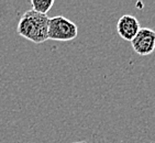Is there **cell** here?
Returning a JSON list of instances; mask_svg holds the SVG:
<instances>
[{
    "mask_svg": "<svg viewBox=\"0 0 155 143\" xmlns=\"http://www.w3.org/2000/svg\"><path fill=\"white\" fill-rule=\"evenodd\" d=\"M133 51L139 55L145 56L155 50V31L150 28H141L131 41Z\"/></svg>",
    "mask_w": 155,
    "mask_h": 143,
    "instance_id": "cell-3",
    "label": "cell"
},
{
    "mask_svg": "<svg viewBox=\"0 0 155 143\" xmlns=\"http://www.w3.org/2000/svg\"><path fill=\"white\" fill-rule=\"evenodd\" d=\"M48 20L50 18L46 15H41L31 9L20 18L17 32L20 36L35 44L44 43L48 41Z\"/></svg>",
    "mask_w": 155,
    "mask_h": 143,
    "instance_id": "cell-1",
    "label": "cell"
},
{
    "mask_svg": "<svg viewBox=\"0 0 155 143\" xmlns=\"http://www.w3.org/2000/svg\"><path fill=\"white\" fill-rule=\"evenodd\" d=\"M31 5L33 11L41 15H46L53 7L54 0H31Z\"/></svg>",
    "mask_w": 155,
    "mask_h": 143,
    "instance_id": "cell-5",
    "label": "cell"
},
{
    "mask_svg": "<svg viewBox=\"0 0 155 143\" xmlns=\"http://www.w3.org/2000/svg\"><path fill=\"white\" fill-rule=\"evenodd\" d=\"M78 34L77 25L63 15H56L48 20V40L71 41Z\"/></svg>",
    "mask_w": 155,
    "mask_h": 143,
    "instance_id": "cell-2",
    "label": "cell"
},
{
    "mask_svg": "<svg viewBox=\"0 0 155 143\" xmlns=\"http://www.w3.org/2000/svg\"><path fill=\"white\" fill-rule=\"evenodd\" d=\"M141 28L137 19L131 15H123L117 22V32L124 41L131 42Z\"/></svg>",
    "mask_w": 155,
    "mask_h": 143,
    "instance_id": "cell-4",
    "label": "cell"
},
{
    "mask_svg": "<svg viewBox=\"0 0 155 143\" xmlns=\"http://www.w3.org/2000/svg\"><path fill=\"white\" fill-rule=\"evenodd\" d=\"M72 143H87L86 141H76V142H72Z\"/></svg>",
    "mask_w": 155,
    "mask_h": 143,
    "instance_id": "cell-6",
    "label": "cell"
}]
</instances>
